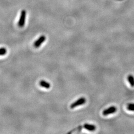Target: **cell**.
<instances>
[{
  "label": "cell",
  "instance_id": "obj_7",
  "mask_svg": "<svg viewBox=\"0 0 134 134\" xmlns=\"http://www.w3.org/2000/svg\"><path fill=\"white\" fill-rule=\"evenodd\" d=\"M128 81L132 87L134 86V77L132 75H129L127 77Z\"/></svg>",
  "mask_w": 134,
  "mask_h": 134
},
{
  "label": "cell",
  "instance_id": "obj_4",
  "mask_svg": "<svg viewBox=\"0 0 134 134\" xmlns=\"http://www.w3.org/2000/svg\"><path fill=\"white\" fill-rule=\"evenodd\" d=\"M46 37L44 35H42L34 43V46L36 48H38L45 41Z\"/></svg>",
  "mask_w": 134,
  "mask_h": 134
},
{
  "label": "cell",
  "instance_id": "obj_6",
  "mask_svg": "<svg viewBox=\"0 0 134 134\" xmlns=\"http://www.w3.org/2000/svg\"><path fill=\"white\" fill-rule=\"evenodd\" d=\"M39 85L40 86L43 87H44L45 88L49 89L50 88L51 85L49 83H48V82L45 81H41L39 82Z\"/></svg>",
  "mask_w": 134,
  "mask_h": 134
},
{
  "label": "cell",
  "instance_id": "obj_8",
  "mask_svg": "<svg viewBox=\"0 0 134 134\" xmlns=\"http://www.w3.org/2000/svg\"><path fill=\"white\" fill-rule=\"evenodd\" d=\"M128 110L131 111H134V103H130L127 105Z\"/></svg>",
  "mask_w": 134,
  "mask_h": 134
},
{
  "label": "cell",
  "instance_id": "obj_2",
  "mask_svg": "<svg viewBox=\"0 0 134 134\" xmlns=\"http://www.w3.org/2000/svg\"><path fill=\"white\" fill-rule=\"evenodd\" d=\"M26 15V11L25 10H23L21 12L19 21L18 23V25L19 27H22L24 26V24H25V21Z\"/></svg>",
  "mask_w": 134,
  "mask_h": 134
},
{
  "label": "cell",
  "instance_id": "obj_9",
  "mask_svg": "<svg viewBox=\"0 0 134 134\" xmlns=\"http://www.w3.org/2000/svg\"><path fill=\"white\" fill-rule=\"evenodd\" d=\"M7 52V50L5 48H0V56L4 55Z\"/></svg>",
  "mask_w": 134,
  "mask_h": 134
},
{
  "label": "cell",
  "instance_id": "obj_3",
  "mask_svg": "<svg viewBox=\"0 0 134 134\" xmlns=\"http://www.w3.org/2000/svg\"><path fill=\"white\" fill-rule=\"evenodd\" d=\"M116 111H117V108L115 107V106H111L109 108L104 110L102 112V114L104 116H107V115L115 113L116 112Z\"/></svg>",
  "mask_w": 134,
  "mask_h": 134
},
{
  "label": "cell",
  "instance_id": "obj_5",
  "mask_svg": "<svg viewBox=\"0 0 134 134\" xmlns=\"http://www.w3.org/2000/svg\"><path fill=\"white\" fill-rule=\"evenodd\" d=\"M83 128L89 131H94L96 129V126L94 125L86 124L83 126Z\"/></svg>",
  "mask_w": 134,
  "mask_h": 134
},
{
  "label": "cell",
  "instance_id": "obj_1",
  "mask_svg": "<svg viewBox=\"0 0 134 134\" xmlns=\"http://www.w3.org/2000/svg\"><path fill=\"white\" fill-rule=\"evenodd\" d=\"M86 102V99L85 97H81L77 100L73 102L70 106V107H71V108L73 109L79 106L84 104Z\"/></svg>",
  "mask_w": 134,
  "mask_h": 134
}]
</instances>
